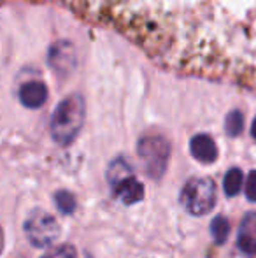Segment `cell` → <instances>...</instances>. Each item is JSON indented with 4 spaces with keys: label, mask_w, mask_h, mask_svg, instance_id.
<instances>
[{
    "label": "cell",
    "mask_w": 256,
    "mask_h": 258,
    "mask_svg": "<svg viewBox=\"0 0 256 258\" xmlns=\"http://www.w3.org/2000/svg\"><path fill=\"white\" fill-rule=\"evenodd\" d=\"M42 258H77L75 255V249L68 244H63V246H58V248H53L49 251H46Z\"/></svg>",
    "instance_id": "cell-14"
},
{
    "label": "cell",
    "mask_w": 256,
    "mask_h": 258,
    "mask_svg": "<svg viewBox=\"0 0 256 258\" xmlns=\"http://www.w3.org/2000/svg\"><path fill=\"white\" fill-rule=\"evenodd\" d=\"M211 234L216 244H223L228 239L230 234V221L225 216H216L211 223Z\"/></svg>",
    "instance_id": "cell-11"
},
{
    "label": "cell",
    "mask_w": 256,
    "mask_h": 258,
    "mask_svg": "<svg viewBox=\"0 0 256 258\" xmlns=\"http://www.w3.org/2000/svg\"><path fill=\"white\" fill-rule=\"evenodd\" d=\"M251 136L256 139V118L253 119V125H251Z\"/></svg>",
    "instance_id": "cell-16"
},
{
    "label": "cell",
    "mask_w": 256,
    "mask_h": 258,
    "mask_svg": "<svg viewBox=\"0 0 256 258\" xmlns=\"http://www.w3.org/2000/svg\"><path fill=\"white\" fill-rule=\"evenodd\" d=\"M237 246L246 255H256V213H247L244 220L240 221Z\"/></svg>",
    "instance_id": "cell-7"
},
{
    "label": "cell",
    "mask_w": 256,
    "mask_h": 258,
    "mask_svg": "<svg viewBox=\"0 0 256 258\" xmlns=\"http://www.w3.org/2000/svg\"><path fill=\"white\" fill-rule=\"evenodd\" d=\"M137 151L144 163V169L153 179H160L165 174L170 156V144L161 136H146L139 141Z\"/></svg>",
    "instance_id": "cell-3"
},
{
    "label": "cell",
    "mask_w": 256,
    "mask_h": 258,
    "mask_svg": "<svg viewBox=\"0 0 256 258\" xmlns=\"http://www.w3.org/2000/svg\"><path fill=\"white\" fill-rule=\"evenodd\" d=\"M223 188L228 197H235L242 188V172L237 167H232L223 177Z\"/></svg>",
    "instance_id": "cell-10"
},
{
    "label": "cell",
    "mask_w": 256,
    "mask_h": 258,
    "mask_svg": "<svg viewBox=\"0 0 256 258\" xmlns=\"http://www.w3.org/2000/svg\"><path fill=\"white\" fill-rule=\"evenodd\" d=\"M244 128V116L240 111H230L228 114H226V119H225V130L226 134H228L230 137H237L240 136V132H242Z\"/></svg>",
    "instance_id": "cell-12"
},
{
    "label": "cell",
    "mask_w": 256,
    "mask_h": 258,
    "mask_svg": "<svg viewBox=\"0 0 256 258\" xmlns=\"http://www.w3.org/2000/svg\"><path fill=\"white\" fill-rule=\"evenodd\" d=\"M190 151H192L193 158H197L202 163H212L218 158L216 143L207 134H197V136H193L192 141H190Z\"/></svg>",
    "instance_id": "cell-9"
},
{
    "label": "cell",
    "mask_w": 256,
    "mask_h": 258,
    "mask_svg": "<svg viewBox=\"0 0 256 258\" xmlns=\"http://www.w3.org/2000/svg\"><path fill=\"white\" fill-rule=\"evenodd\" d=\"M181 202L188 213L204 216L216 204V186L209 177H192L181 191Z\"/></svg>",
    "instance_id": "cell-2"
},
{
    "label": "cell",
    "mask_w": 256,
    "mask_h": 258,
    "mask_svg": "<svg viewBox=\"0 0 256 258\" xmlns=\"http://www.w3.org/2000/svg\"><path fill=\"white\" fill-rule=\"evenodd\" d=\"M20 102L28 109H39L48 100V88L41 81H28L18 92Z\"/></svg>",
    "instance_id": "cell-8"
},
{
    "label": "cell",
    "mask_w": 256,
    "mask_h": 258,
    "mask_svg": "<svg viewBox=\"0 0 256 258\" xmlns=\"http://www.w3.org/2000/svg\"><path fill=\"white\" fill-rule=\"evenodd\" d=\"M246 197L251 202H256V170L249 172L246 179Z\"/></svg>",
    "instance_id": "cell-15"
},
{
    "label": "cell",
    "mask_w": 256,
    "mask_h": 258,
    "mask_svg": "<svg viewBox=\"0 0 256 258\" xmlns=\"http://www.w3.org/2000/svg\"><path fill=\"white\" fill-rule=\"evenodd\" d=\"M25 232H27L28 241L35 248H48L56 241L60 234V227L51 214L37 209L27 218Z\"/></svg>",
    "instance_id": "cell-4"
},
{
    "label": "cell",
    "mask_w": 256,
    "mask_h": 258,
    "mask_svg": "<svg viewBox=\"0 0 256 258\" xmlns=\"http://www.w3.org/2000/svg\"><path fill=\"white\" fill-rule=\"evenodd\" d=\"M48 67L51 71H55L60 76H67L77 65V56H75L74 46L68 41H58L49 48L48 51Z\"/></svg>",
    "instance_id": "cell-5"
},
{
    "label": "cell",
    "mask_w": 256,
    "mask_h": 258,
    "mask_svg": "<svg viewBox=\"0 0 256 258\" xmlns=\"http://www.w3.org/2000/svg\"><path fill=\"white\" fill-rule=\"evenodd\" d=\"M84 123V100L81 95H70L56 105L51 116V136L60 146H68L81 132Z\"/></svg>",
    "instance_id": "cell-1"
},
{
    "label": "cell",
    "mask_w": 256,
    "mask_h": 258,
    "mask_svg": "<svg viewBox=\"0 0 256 258\" xmlns=\"http://www.w3.org/2000/svg\"><path fill=\"white\" fill-rule=\"evenodd\" d=\"M111 186H113L114 197L120 202H123L125 206L135 204V202L142 201V197H144V186H142V183H139V181L135 179L133 172L111 181Z\"/></svg>",
    "instance_id": "cell-6"
},
{
    "label": "cell",
    "mask_w": 256,
    "mask_h": 258,
    "mask_svg": "<svg viewBox=\"0 0 256 258\" xmlns=\"http://www.w3.org/2000/svg\"><path fill=\"white\" fill-rule=\"evenodd\" d=\"M55 202L63 214H70L75 211V199L70 191H65V190L58 191V194L55 195Z\"/></svg>",
    "instance_id": "cell-13"
}]
</instances>
